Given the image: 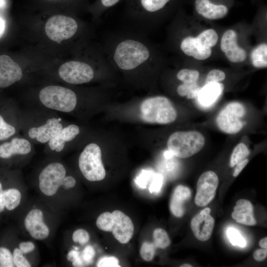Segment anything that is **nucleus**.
Returning <instances> with one entry per match:
<instances>
[{
  "instance_id": "1",
  "label": "nucleus",
  "mask_w": 267,
  "mask_h": 267,
  "mask_svg": "<svg viewBox=\"0 0 267 267\" xmlns=\"http://www.w3.org/2000/svg\"><path fill=\"white\" fill-rule=\"evenodd\" d=\"M170 1L126 0L123 14L125 28L146 35L154 16L163 10Z\"/></svg>"
},
{
  "instance_id": "2",
  "label": "nucleus",
  "mask_w": 267,
  "mask_h": 267,
  "mask_svg": "<svg viewBox=\"0 0 267 267\" xmlns=\"http://www.w3.org/2000/svg\"><path fill=\"white\" fill-rule=\"evenodd\" d=\"M141 118L151 124H167L174 122L177 112L167 97L155 96L145 99L140 107Z\"/></svg>"
},
{
  "instance_id": "3",
  "label": "nucleus",
  "mask_w": 267,
  "mask_h": 267,
  "mask_svg": "<svg viewBox=\"0 0 267 267\" xmlns=\"http://www.w3.org/2000/svg\"><path fill=\"white\" fill-rule=\"evenodd\" d=\"M205 143L204 135L196 131L175 132L167 141L170 152L179 158H188L196 154L203 148Z\"/></svg>"
},
{
  "instance_id": "4",
  "label": "nucleus",
  "mask_w": 267,
  "mask_h": 267,
  "mask_svg": "<svg viewBox=\"0 0 267 267\" xmlns=\"http://www.w3.org/2000/svg\"><path fill=\"white\" fill-rule=\"evenodd\" d=\"M39 99L46 107L63 112H70L76 107L77 97L72 89L59 86L51 85L43 88Z\"/></svg>"
},
{
  "instance_id": "5",
  "label": "nucleus",
  "mask_w": 267,
  "mask_h": 267,
  "mask_svg": "<svg viewBox=\"0 0 267 267\" xmlns=\"http://www.w3.org/2000/svg\"><path fill=\"white\" fill-rule=\"evenodd\" d=\"M104 56L103 52L92 61L75 59L66 61L59 67L58 75L62 80L69 84L80 85L89 83L95 75V64L90 62Z\"/></svg>"
},
{
  "instance_id": "6",
  "label": "nucleus",
  "mask_w": 267,
  "mask_h": 267,
  "mask_svg": "<svg viewBox=\"0 0 267 267\" xmlns=\"http://www.w3.org/2000/svg\"><path fill=\"white\" fill-rule=\"evenodd\" d=\"M218 40L217 32L212 29L206 30L197 37H187L180 44V48L186 55L203 60L211 54V48L216 45Z\"/></svg>"
},
{
  "instance_id": "7",
  "label": "nucleus",
  "mask_w": 267,
  "mask_h": 267,
  "mask_svg": "<svg viewBox=\"0 0 267 267\" xmlns=\"http://www.w3.org/2000/svg\"><path fill=\"white\" fill-rule=\"evenodd\" d=\"M79 166L83 175L89 181H100L105 177L101 149L95 143H90L84 148L79 156Z\"/></svg>"
},
{
  "instance_id": "8",
  "label": "nucleus",
  "mask_w": 267,
  "mask_h": 267,
  "mask_svg": "<svg viewBox=\"0 0 267 267\" xmlns=\"http://www.w3.org/2000/svg\"><path fill=\"white\" fill-rule=\"evenodd\" d=\"M79 30L78 21L73 17L64 14L51 16L46 20L44 26L47 37L58 43L73 38Z\"/></svg>"
},
{
  "instance_id": "9",
  "label": "nucleus",
  "mask_w": 267,
  "mask_h": 267,
  "mask_svg": "<svg viewBox=\"0 0 267 267\" xmlns=\"http://www.w3.org/2000/svg\"><path fill=\"white\" fill-rule=\"evenodd\" d=\"M246 112L245 107L241 103H229L220 111L216 118L218 127L227 134H235L239 132L245 124L242 119Z\"/></svg>"
},
{
  "instance_id": "10",
  "label": "nucleus",
  "mask_w": 267,
  "mask_h": 267,
  "mask_svg": "<svg viewBox=\"0 0 267 267\" xmlns=\"http://www.w3.org/2000/svg\"><path fill=\"white\" fill-rule=\"evenodd\" d=\"M66 174L65 167L60 163L54 162L47 165L39 177L41 191L48 196L54 195L62 185Z\"/></svg>"
},
{
  "instance_id": "11",
  "label": "nucleus",
  "mask_w": 267,
  "mask_h": 267,
  "mask_svg": "<svg viewBox=\"0 0 267 267\" xmlns=\"http://www.w3.org/2000/svg\"><path fill=\"white\" fill-rule=\"evenodd\" d=\"M219 184L217 174L211 171L203 173L197 183L195 204L200 207L207 205L214 198Z\"/></svg>"
},
{
  "instance_id": "12",
  "label": "nucleus",
  "mask_w": 267,
  "mask_h": 267,
  "mask_svg": "<svg viewBox=\"0 0 267 267\" xmlns=\"http://www.w3.org/2000/svg\"><path fill=\"white\" fill-rule=\"evenodd\" d=\"M211 209L206 208L195 216L191 221V228L197 239L201 241L208 240L214 227L215 221L210 215Z\"/></svg>"
},
{
  "instance_id": "13",
  "label": "nucleus",
  "mask_w": 267,
  "mask_h": 267,
  "mask_svg": "<svg viewBox=\"0 0 267 267\" xmlns=\"http://www.w3.org/2000/svg\"><path fill=\"white\" fill-rule=\"evenodd\" d=\"M22 76V69L17 63L7 55H0V88L12 85Z\"/></svg>"
},
{
  "instance_id": "14",
  "label": "nucleus",
  "mask_w": 267,
  "mask_h": 267,
  "mask_svg": "<svg viewBox=\"0 0 267 267\" xmlns=\"http://www.w3.org/2000/svg\"><path fill=\"white\" fill-rule=\"evenodd\" d=\"M114 222L111 232L121 243L126 244L132 238L134 232V224L129 217L119 210L112 213Z\"/></svg>"
},
{
  "instance_id": "15",
  "label": "nucleus",
  "mask_w": 267,
  "mask_h": 267,
  "mask_svg": "<svg viewBox=\"0 0 267 267\" xmlns=\"http://www.w3.org/2000/svg\"><path fill=\"white\" fill-rule=\"evenodd\" d=\"M237 35L233 30H228L223 34L221 48L227 59L231 62L243 61L246 58L245 50L237 44Z\"/></svg>"
},
{
  "instance_id": "16",
  "label": "nucleus",
  "mask_w": 267,
  "mask_h": 267,
  "mask_svg": "<svg viewBox=\"0 0 267 267\" xmlns=\"http://www.w3.org/2000/svg\"><path fill=\"white\" fill-rule=\"evenodd\" d=\"M24 225L30 235L36 240H44L49 235L48 227L43 221V213L39 209H32L27 214Z\"/></svg>"
},
{
  "instance_id": "17",
  "label": "nucleus",
  "mask_w": 267,
  "mask_h": 267,
  "mask_svg": "<svg viewBox=\"0 0 267 267\" xmlns=\"http://www.w3.org/2000/svg\"><path fill=\"white\" fill-rule=\"evenodd\" d=\"M62 128V125L58 119L52 118L44 125L30 128L28 135L31 138H36L39 142L44 143L55 137Z\"/></svg>"
},
{
  "instance_id": "18",
  "label": "nucleus",
  "mask_w": 267,
  "mask_h": 267,
  "mask_svg": "<svg viewBox=\"0 0 267 267\" xmlns=\"http://www.w3.org/2000/svg\"><path fill=\"white\" fill-rule=\"evenodd\" d=\"M195 6L198 13L208 19L222 18L228 12L226 6L213 4L209 0H195Z\"/></svg>"
},
{
  "instance_id": "19",
  "label": "nucleus",
  "mask_w": 267,
  "mask_h": 267,
  "mask_svg": "<svg viewBox=\"0 0 267 267\" xmlns=\"http://www.w3.org/2000/svg\"><path fill=\"white\" fill-rule=\"evenodd\" d=\"M31 150V145L28 140L15 137L10 142H5L0 145V157L7 159L14 154L26 155Z\"/></svg>"
},
{
  "instance_id": "20",
  "label": "nucleus",
  "mask_w": 267,
  "mask_h": 267,
  "mask_svg": "<svg viewBox=\"0 0 267 267\" xmlns=\"http://www.w3.org/2000/svg\"><path fill=\"white\" fill-rule=\"evenodd\" d=\"M231 216L237 222L243 224L254 225L257 223L253 215V205L246 199H240L236 202Z\"/></svg>"
},
{
  "instance_id": "21",
  "label": "nucleus",
  "mask_w": 267,
  "mask_h": 267,
  "mask_svg": "<svg viewBox=\"0 0 267 267\" xmlns=\"http://www.w3.org/2000/svg\"><path fill=\"white\" fill-rule=\"evenodd\" d=\"M223 85L220 83H210L200 89L197 94V101L204 107L213 105L222 94Z\"/></svg>"
},
{
  "instance_id": "22",
  "label": "nucleus",
  "mask_w": 267,
  "mask_h": 267,
  "mask_svg": "<svg viewBox=\"0 0 267 267\" xmlns=\"http://www.w3.org/2000/svg\"><path fill=\"white\" fill-rule=\"evenodd\" d=\"M191 191L182 185L177 186L172 195L170 202V209L177 217H181L184 213L183 204L191 197Z\"/></svg>"
},
{
  "instance_id": "23",
  "label": "nucleus",
  "mask_w": 267,
  "mask_h": 267,
  "mask_svg": "<svg viewBox=\"0 0 267 267\" xmlns=\"http://www.w3.org/2000/svg\"><path fill=\"white\" fill-rule=\"evenodd\" d=\"M80 133L79 128L76 125H70L62 128L61 131L48 141L50 148L56 152L61 151L65 142L73 140Z\"/></svg>"
},
{
  "instance_id": "24",
  "label": "nucleus",
  "mask_w": 267,
  "mask_h": 267,
  "mask_svg": "<svg viewBox=\"0 0 267 267\" xmlns=\"http://www.w3.org/2000/svg\"><path fill=\"white\" fill-rule=\"evenodd\" d=\"M253 65L257 68H266L267 66V45L260 44L254 48L251 54Z\"/></svg>"
},
{
  "instance_id": "25",
  "label": "nucleus",
  "mask_w": 267,
  "mask_h": 267,
  "mask_svg": "<svg viewBox=\"0 0 267 267\" xmlns=\"http://www.w3.org/2000/svg\"><path fill=\"white\" fill-rule=\"evenodd\" d=\"M5 207L9 211L15 209L20 203L21 194L17 189L10 188L2 192Z\"/></svg>"
},
{
  "instance_id": "26",
  "label": "nucleus",
  "mask_w": 267,
  "mask_h": 267,
  "mask_svg": "<svg viewBox=\"0 0 267 267\" xmlns=\"http://www.w3.org/2000/svg\"><path fill=\"white\" fill-rule=\"evenodd\" d=\"M121 0H96L89 6V9L96 18H99L104 12L116 5Z\"/></svg>"
},
{
  "instance_id": "27",
  "label": "nucleus",
  "mask_w": 267,
  "mask_h": 267,
  "mask_svg": "<svg viewBox=\"0 0 267 267\" xmlns=\"http://www.w3.org/2000/svg\"><path fill=\"white\" fill-rule=\"evenodd\" d=\"M200 88L197 82L184 83L179 85L177 89L178 94L181 96H186L187 99L196 98Z\"/></svg>"
},
{
  "instance_id": "28",
  "label": "nucleus",
  "mask_w": 267,
  "mask_h": 267,
  "mask_svg": "<svg viewBox=\"0 0 267 267\" xmlns=\"http://www.w3.org/2000/svg\"><path fill=\"white\" fill-rule=\"evenodd\" d=\"M250 154V151L247 146L240 142L234 147L230 159L229 165L233 167L238 163L245 159Z\"/></svg>"
},
{
  "instance_id": "29",
  "label": "nucleus",
  "mask_w": 267,
  "mask_h": 267,
  "mask_svg": "<svg viewBox=\"0 0 267 267\" xmlns=\"http://www.w3.org/2000/svg\"><path fill=\"white\" fill-rule=\"evenodd\" d=\"M154 244L156 248L165 249L170 246V239L167 232L162 228H156L153 233Z\"/></svg>"
},
{
  "instance_id": "30",
  "label": "nucleus",
  "mask_w": 267,
  "mask_h": 267,
  "mask_svg": "<svg viewBox=\"0 0 267 267\" xmlns=\"http://www.w3.org/2000/svg\"><path fill=\"white\" fill-rule=\"evenodd\" d=\"M114 222L112 213L106 212L100 215L96 221L97 227L101 230L111 232Z\"/></svg>"
},
{
  "instance_id": "31",
  "label": "nucleus",
  "mask_w": 267,
  "mask_h": 267,
  "mask_svg": "<svg viewBox=\"0 0 267 267\" xmlns=\"http://www.w3.org/2000/svg\"><path fill=\"white\" fill-rule=\"evenodd\" d=\"M199 73L195 70L182 69L177 74V78L184 83H191L197 82L199 78Z\"/></svg>"
},
{
  "instance_id": "32",
  "label": "nucleus",
  "mask_w": 267,
  "mask_h": 267,
  "mask_svg": "<svg viewBox=\"0 0 267 267\" xmlns=\"http://www.w3.org/2000/svg\"><path fill=\"white\" fill-rule=\"evenodd\" d=\"M226 235L233 245L242 248L246 246V241L237 229L229 227L226 230Z\"/></svg>"
},
{
  "instance_id": "33",
  "label": "nucleus",
  "mask_w": 267,
  "mask_h": 267,
  "mask_svg": "<svg viewBox=\"0 0 267 267\" xmlns=\"http://www.w3.org/2000/svg\"><path fill=\"white\" fill-rule=\"evenodd\" d=\"M156 248L153 243L143 242L140 250L141 257L145 261H151L154 258Z\"/></svg>"
},
{
  "instance_id": "34",
  "label": "nucleus",
  "mask_w": 267,
  "mask_h": 267,
  "mask_svg": "<svg viewBox=\"0 0 267 267\" xmlns=\"http://www.w3.org/2000/svg\"><path fill=\"white\" fill-rule=\"evenodd\" d=\"M16 132L15 128L7 123L0 115V140L8 138Z\"/></svg>"
},
{
  "instance_id": "35",
  "label": "nucleus",
  "mask_w": 267,
  "mask_h": 267,
  "mask_svg": "<svg viewBox=\"0 0 267 267\" xmlns=\"http://www.w3.org/2000/svg\"><path fill=\"white\" fill-rule=\"evenodd\" d=\"M0 266L2 267H13L14 264L13 255L5 247H0Z\"/></svg>"
},
{
  "instance_id": "36",
  "label": "nucleus",
  "mask_w": 267,
  "mask_h": 267,
  "mask_svg": "<svg viewBox=\"0 0 267 267\" xmlns=\"http://www.w3.org/2000/svg\"><path fill=\"white\" fill-rule=\"evenodd\" d=\"M23 253L19 248H15L13 253L14 265L17 267H30L31 264L23 256Z\"/></svg>"
},
{
  "instance_id": "37",
  "label": "nucleus",
  "mask_w": 267,
  "mask_h": 267,
  "mask_svg": "<svg viewBox=\"0 0 267 267\" xmlns=\"http://www.w3.org/2000/svg\"><path fill=\"white\" fill-rule=\"evenodd\" d=\"M98 267H120L119 260L114 256H104L98 261Z\"/></svg>"
},
{
  "instance_id": "38",
  "label": "nucleus",
  "mask_w": 267,
  "mask_h": 267,
  "mask_svg": "<svg viewBox=\"0 0 267 267\" xmlns=\"http://www.w3.org/2000/svg\"><path fill=\"white\" fill-rule=\"evenodd\" d=\"M225 73L219 69H213L210 71L206 79V84L219 83L224 80Z\"/></svg>"
},
{
  "instance_id": "39",
  "label": "nucleus",
  "mask_w": 267,
  "mask_h": 267,
  "mask_svg": "<svg viewBox=\"0 0 267 267\" xmlns=\"http://www.w3.org/2000/svg\"><path fill=\"white\" fill-rule=\"evenodd\" d=\"M72 239L75 243H79L81 245H84L89 241V235L85 229H78L73 232Z\"/></svg>"
},
{
  "instance_id": "40",
  "label": "nucleus",
  "mask_w": 267,
  "mask_h": 267,
  "mask_svg": "<svg viewBox=\"0 0 267 267\" xmlns=\"http://www.w3.org/2000/svg\"><path fill=\"white\" fill-rule=\"evenodd\" d=\"M95 254V250L91 246H86L83 251L81 257L84 263L86 264L91 263Z\"/></svg>"
},
{
  "instance_id": "41",
  "label": "nucleus",
  "mask_w": 267,
  "mask_h": 267,
  "mask_svg": "<svg viewBox=\"0 0 267 267\" xmlns=\"http://www.w3.org/2000/svg\"><path fill=\"white\" fill-rule=\"evenodd\" d=\"M162 176L159 174L155 175L149 187L150 192L151 193L159 192L162 187Z\"/></svg>"
},
{
  "instance_id": "42",
  "label": "nucleus",
  "mask_w": 267,
  "mask_h": 267,
  "mask_svg": "<svg viewBox=\"0 0 267 267\" xmlns=\"http://www.w3.org/2000/svg\"><path fill=\"white\" fill-rule=\"evenodd\" d=\"M44 3L51 4L64 3L65 4L79 5L84 3L85 0H40Z\"/></svg>"
},
{
  "instance_id": "43",
  "label": "nucleus",
  "mask_w": 267,
  "mask_h": 267,
  "mask_svg": "<svg viewBox=\"0 0 267 267\" xmlns=\"http://www.w3.org/2000/svg\"><path fill=\"white\" fill-rule=\"evenodd\" d=\"M19 249L25 254L31 252L35 248V244L30 241L21 242L19 244Z\"/></svg>"
},
{
  "instance_id": "44",
  "label": "nucleus",
  "mask_w": 267,
  "mask_h": 267,
  "mask_svg": "<svg viewBox=\"0 0 267 267\" xmlns=\"http://www.w3.org/2000/svg\"><path fill=\"white\" fill-rule=\"evenodd\" d=\"M75 184L76 180L71 176H65L62 179V185L66 189L74 187Z\"/></svg>"
},
{
  "instance_id": "45",
  "label": "nucleus",
  "mask_w": 267,
  "mask_h": 267,
  "mask_svg": "<svg viewBox=\"0 0 267 267\" xmlns=\"http://www.w3.org/2000/svg\"><path fill=\"white\" fill-rule=\"evenodd\" d=\"M248 162L249 159L247 158H245L238 163L236 165V166L235 168L234 172L233 173V176L234 177H237Z\"/></svg>"
},
{
  "instance_id": "46",
  "label": "nucleus",
  "mask_w": 267,
  "mask_h": 267,
  "mask_svg": "<svg viewBox=\"0 0 267 267\" xmlns=\"http://www.w3.org/2000/svg\"><path fill=\"white\" fill-rule=\"evenodd\" d=\"M267 256V249H258L254 253V258L257 261H262L266 259Z\"/></svg>"
},
{
  "instance_id": "47",
  "label": "nucleus",
  "mask_w": 267,
  "mask_h": 267,
  "mask_svg": "<svg viewBox=\"0 0 267 267\" xmlns=\"http://www.w3.org/2000/svg\"><path fill=\"white\" fill-rule=\"evenodd\" d=\"M80 253L75 250L70 251L67 255V259L70 262H73L80 257Z\"/></svg>"
},
{
  "instance_id": "48",
  "label": "nucleus",
  "mask_w": 267,
  "mask_h": 267,
  "mask_svg": "<svg viewBox=\"0 0 267 267\" xmlns=\"http://www.w3.org/2000/svg\"><path fill=\"white\" fill-rule=\"evenodd\" d=\"M5 31V22L0 16V39L2 37Z\"/></svg>"
},
{
  "instance_id": "49",
  "label": "nucleus",
  "mask_w": 267,
  "mask_h": 267,
  "mask_svg": "<svg viewBox=\"0 0 267 267\" xmlns=\"http://www.w3.org/2000/svg\"><path fill=\"white\" fill-rule=\"evenodd\" d=\"M2 192H0V213L2 212L5 208Z\"/></svg>"
},
{
  "instance_id": "50",
  "label": "nucleus",
  "mask_w": 267,
  "mask_h": 267,
  "mask_svg": "<svg viewBox=\"0 0 267 267\" xmlns=\"http://www.w3.org/2000/svg\"><path fill=\"white\" fill-rule=\"evenodd\" d=\"M259 245L263 249L267 248V238L265 237L262 239L259 242Z\"/></svg>"
},
{
  "instance_id": "51",
  "label": "nucleus",
  "mask_w": 267,
  "mask_h": 267,
  "mask_svg": "<svg viewBox=\"0 0 267 267\" xmlns=\"http://www.w3.org/2000/svg\"><path fill=\"white\" fill-rule=\"evenodd\" d=\"M180 267H192V266H191L190 264H183V265H181Z\"/></svg>"
},
{
  "instance_id": "52",
  "label": "nucleus",
  "mask_w": 267,
  "mask_h": 267,
  "mask_svg": "<svg viewBox=\"0 0 267 267\" xmlns=\"http://www.w3.org/2000/svg\"><path fill=\"white\" fill-rule=\"evenodd\" d=\"M5 4L4 0H0V7L3 6Z\"/></svg>"
},
{
  "instance_id": "53",
  "label": "nucleus",
  "mask_w": 267,
  "mask_h": 267,
  "mask_svg": "<svg viewBox=\"0 0 267 267\" xmlns=\"http://www.w3.org/2000/svg\"><path fill=\"white\" fill-rule=\"evenodd\" d=\"M2 191H3V190H2V184L0 182V192H1Z\"/></svg>"
},
{
  "instance_id": "54",
  "label": "nucleus",
  "mask_w": 267,
  "mask_h": 267,
  "mask_svg": "<svg viewBox=\"0 0 267 267\" xmlns=\"http://www.w3.org/2000/svg\"><path fill=\"white\" fill-rule=\"evenodd\" d=\"M58 121L60 122L61 121V118H58Z\"/></svg>"
},
{
  "instance_id": "55",
  "label": "nucleus",
  "mask_w": 267,
  "mask_h": 267,
  "mask_svg": "<svg viewBox=\"0 0 267 267\" xmlns=\"http://www.w3.org/2000/svg\"></svg>"
}]
</instances>
